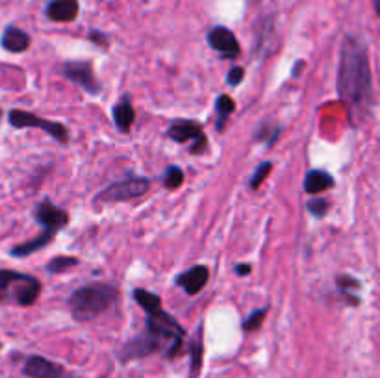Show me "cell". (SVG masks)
<instances>
[{"label": "cell", "instance_id": "cell-1", "mask_svg": "<svg viewBox=\"0 0 380 378\" xmlns=\"http://www.w3.org/2000/svg\"><path fill=\"white\" fill-rule=\"evenodd\" d=\"M337 93L347 106L352 123H362L373 104V78L366 45L354 36H345L342 43Z\"/></svg>", "mask_w": 380, "mask_h": 378}, {"label": "cell", "instance_id": "cell-2", "mask_svg": "<svg viewBox=\"0 0 380 378\" xmlns=\"http://www.w3.org/2000/svg\"><path fill=\"white\" fill-rule=\"evenodd\" d=\"M117 298V289L109 284H89L69 297V308L76 321H91L104 313Z\"/></svg>", "mask_w": 380, "mask_h": 378}, {"label": "cell", "instance_id": "cell-3", "mask_svg": "<svg viewBox=\"0 0 380 378\" xmlns=\"http://www.w3.org/2000/svg\"><path fill=\"white\" fill-rule=\"evenodd\" d=\"M13 288V297L21 306H32L41 293V284L30 274L0 269V293H8Z\"/></svg>", "mask_w": 380, "mask_h": 378}, {"label": "cell", "instance_id": "cell-4", "mask_svg": "<svg viewBox=\"0 0 380 378\" xmlns=\"http://www.w3.org/2000/svg\"><path fill=\"white\" fill-rule=\"evenodd\" d=\"M151 188V182L141 176H129V178L119 180L109 184L108 188L102 189L95 197L97 202H123V200L138 199L145 195Z\"/></svg>", "mask_w": 380, "mask_h": 378}, {"label": "cell", "instance_id": "cell-5", "mask_svg": "<svg viewBox=\"0 0 380 378\" xmlns=\"http://www.w3.org/2000/svg\"><path fill=\"white\" fill-rule=\"evenodd\" d=\"M10 124L15 128H41L43 132L54 137L56 141L67 143L69 141V130L63 124L48 121V119H41L39 115L30 114V112H23V109H11L10 112Z\"/></svg>", "mask_w": 380, "mask_h": 378}, {"label": "cell", "instance_id": "cell-6", "mask_svg": "<svg viewBox=\"0 0 380 378\" xmlns=\"http://www.w3.org/2000/svg\"><path fill=\"white\" fill-rule=\"evenodd\" d=\"M167 136L175 139L176 143H193L191 145L193 154H200V152L206 151V136L200 124L195 123V121H176L169 126Z\"/></svg>", "mask_w": 380, "mask_h": 378}, {"label": "cell", "instance_id": "cell-7", "mask_svg": "<svg viewBox=\"0 0 380 378\" xmlns=\"http://www.w3.org/2000/svg\"><path fill=\"white\" fill-rule=\"evenodd\" d=\"M62 72L67 80L78 84L86 93L97 94L100 91V84L97 82L93 65L89 62H67L63 63Z\"/></svg>", "mask_w": 380, "mask_h": 378}, {"label": "cell", "instance_id": "cell-8", "mask_svg": "<svg viewBox=\"0 0 380 378\" xmlns=\"http://www.w3.org/2000/svg\"><path fill=\"white\" fill-rule=\"evenodd\" d=\"M33 217L43 227V230H50L54 234L58 230H62L63 227H67V222H69V215L62 208H58L53 202H48V200H43V202H39L36 206Z\"/></svg>", "mask_w": 380, "mask_h": 378}, {"label": "cell", "instance_id": "cell-9", "mask_svg": "<svg viewBox=\"0 0 380 378\" xmlns=\"http://www.w3.org/2000/svg\"><path fill=\"white\" fill-rule=\"evenodd\" d=\"M163 347V341L158 340L156 336H152L151 332H145L136 340L129 341L124 349L121 350V358L123 360H136L143 358V356H151Z\"/></svg>", "mask_w": 380, "mask_h": 378}, {"label": "cell", "instance_id": "cell-10", "mask_svg": "<svg viewBox=\"0 0 380 378\" xmlns=\"http://www.w3.org/2000/svg\"><path fill=\"white\" fill-rule=\"evenodd\" d=\"M208 43L215 53L223 54V58H236L239 54L238 38L224 26H215L210 30Z\"/></svg>", "mask_w": 380, "mask_h": 378}, {"label": "cell", "instance_id": "cell-11", "mask_svg": "<svg viewBox=\"0 0 380 378\" xmlns=\"http://www.w3.org/2000/svg\"><path fill=\"white\" fill-rule=\"evenodd\" d=\"M23 373L30 378H60L63 374V367L43 356H30L24 364Z\"/></svg>", "mask_w": 380, "mask_h": 378}, {"label": "cell", "instance_id": "cell-12", "mask_svg": "<svg viewBox=\"0 0 380 378\" xmlns=\"http://www.w3.org/2000/svg\"><path fill=\"white\" fill-rule=\"evenodd\" d=\"M208 267H205V265H195V267H191L190 271L178 274V276H176V284H178L188 295H197L200 289L208 284Z\"/></svg>", "mask_w": 380, "mask_h": 378}, {"label": "cell", "instance_id": "cell-13", "mask_svg": "<svg viewBox=\"0 0 380 378\" xmlns=\"http://www.w3.org/2000/svg\"><path fill=\"white\" fill-rule=\"evenodd\" d=\"M78 10H80L78 0H50L45 14L48 19L56 23H71L76 19Z\"/></svg>", "mask_w": 380, "mask_h": 378}, {"label": "cell", "instance_id": "cell-14", "mask_svg": "<svg viewBox=\"0 0 380 378\" xmlns=\"http://www.w3.org/2000/svg\"><path fill=\"white\" fill-rule=\"evenodd\" d=\"M0 45H2V48H6L8 53H24V50L30 47V36L26 32H23V30L15 28V26H8V28L4 30V33H2Z\"/></svg>", "mask_w": 380, "mask_h": 378}, {"label": "cell", "instance_id": "cell-15", "mask_svg": "<svg viewBox=\"0 0 380 378\" xmlns=\"http://www.w3.org/2000/svg\"><path fill=\"white\" fill-rule=\"evenodd\" d=\"M330 188H334V178L332 175H328L327 171H310L304 178V191L310 195L321 193V191H327Z\"/></svg>", "mask_w": 380, "mask_h": 378}, {"label": "cell", "instance_id": "cell-16", "mask_svg": "<svg viewBox=\"0 0 380 378\" xmlns=\"http://www.w3.org/2000/svg\"><path fill=\"white\" fill-rule=\"evenodd\" d=\"M54 236H56L54 232L43 230V234H39L38 237H33L30 242L13 247V249H11V256H15V258H24V256L33 254V252H38L39 249H43V247H47L48 243L53 242Z\"/></svg>", "mask_w": 380, "mask_h": 378}, {"label": "cell", "instance_id": "cell-17", "mask_svg": "<svg viewBox=\"0 0 380 378\" xmlns=\"http://www.w3.org/2000/svg\"><path fill=\"white\" fill-rule=\"evenodd\" d=\"M134 119H136V112H134L132 100L129 97H123V100L114 108L115 124H117L121 132H129L130 126L134 124Z\"/></svg>", "mask_w": 380, "mask_h": 378}, {"label": "cell", "instance_id": "cell-18", "mask_svg": "<svg viewBox=\"0 0 380 378\" xmlns=\"http://www.w3.org/2000/svg\"><path fill=\"white\" fill-rule=\"evenodd\" d=\"M134 298L147 312V315H154V313L162 312V298L147 291V289H136L134 291Z\"/></svg>", "mask_w": 380, "mask_h": 378}, {"label": "cell", "instance_id": "cell-19", "mask_svg": "<svg viewBox=\"0 0 380 378\" xmlns=\"http://www.w3.org/2000/svg\"><path fill=\"white\" fill-rule=\"evenodd\" d=\"M215 108H217V130H223L224 124H227V119L236 109V104H234V100L228 94H221L217 99V106Z\"/></svg>", "mask_w": 380, "mask_h": 378}, {"label": "cell", "instance_id": "cell-20", "mask_svg": "<svg viewBox=\"0 0 380 378\" xmlns=\"http://www.w3.org/2000/svg\"><path fill=\"white\" fill-rule=\"evenodd\" d=\"M202 355H205V347H202V340L197 334L195 341L190 345V356H191V378H197L202 365Z\"/></svg>", "mask_w": 380, "mask_h": 378}, {"label": "cell", "instance_id": "cell-21", "mask_svg": "<svg viewBox=\"0 0 380 378\" xmlns=\"http://www.w3.org/2000/svg\"><path fill=\"white\" fill-rule=\"evenodd\" d=\"M76 264H78V260H76V258H69V256H58V258H54V260L48 261L47 271L48 273H62V271L75 267Z\"/></svg>", "mask_w": 380, "mask_h": 378}, {"label": "cell", "instance_id": "cell-22", "mask_svg": "<svg viewBox=\"0 0 380 378\" xmlns=\"http://www.w3.org/2000/svg\"><path fill=\"white\" fill-rule=\"evenodd\" d=\"M184 182V173H182L180 167H169L165 171V178H163V184L167 189H178Z\"/></svg>", "mask_w": 380, "mask_h": 378}, {"label": "cell", "instance_id": "cell-23", "mask_svg": "<svg viewBox=\"0 0 380 378\" xmlns=\"http://www.w3.org/2000/svg\"><path fill=\"white\" fill-rule=\"evenodd\" d=\"M266 315H267V308L254 310V312L245 319V323H243V330H256V328H260V325L264 323Z\"/></svg>", "mask_w": 380, "mask_h": 378}, {"label": "cell", "instance_id": "cell-24", "mask_svg": "<svg viewBox=\"0 0 380 378\" xmlns=\"http://www.w3.org/2000/svg\"><path fill=\"white\" fill-rule=\"evenodd\" d=\"M271 169H273L271 161H264V163H260V166H258V169L254 171V176L251 178V184H249L251 185V189L260 188V184L267 178V175L271 173Z\"/></svg>", "mask_w": 380, "mask_h": 378}, {"label": "cell", "instance_id": "cell-25", "mask_svg": "<svg viewBox=\"0 0 380 378\" xmlns=\"http://www.w3.org/2000/svg\"><path fill=\"white\" fill-rule=\"evenodd\" d=\"M306 208H308V212L314 215V217H325L328 212V208H330V204L327 202L325 199H312L308 200V204H306Z\"/></svg>", "mask_w": 380, "mask_h": 378}, {"label": "cell", "instance_id": "cell-26", "mask_svg": "<svg viewBox=\"0 0 380 378\" xmlns=\"http://www.w3.org/2000/svg\"><path fill=\"white\" fill-rule=\"evenodd\" d=\"M337 286L342 289V293L351 295V289L360 288V282L352 279V276H340V279H337Z\"/></svg>", "mask_w": 380, "mask_h": 378}, {"label": "cell", "instance_id": "cell-27", "mask_svg": "<svg viewBox=\"0 0 380 378\" xmlns=\"http://www.w3.org/2000/svg\"><path fill=\"white\" fill-rule=\"evenodd\" d=\"M243 76H245V71H243L241 67H234V69H230V72H228L227 76L228 85H238L239 82L243 80Z\"/></svg>", "mask_w": 380, "mask_h": 378}, {"label": "cell", "instance_id": "cell-28", "mask_svg": "<svg viewBox=\"0 0 380 378\" xmlns=\"http://www.w3.org/2000/svg\"><path fill=\"white\" fill-rule=\"evenodd\" d=\"M89 38H91V41L97 43V45H104V47H106V45H108V43H106L104 36H102V33H99V32H93L89 36Z\"/></svg>", "mask_w": 380, "mask_h": 378}, {"label": "cell", "instance_id": "cell-29", "mask_svg": "<svg viewBox=\"0 0 380 378\" xmlns=\"http://www.w3.org/2000/svg\"><path fill=\"white\" fill-rule=\"evenodd\" d=\"M251 273V265L249 264H239L236 265V274H239V276H245V274Z\"/></svg>", "mask_w": 380, "mask_h": 378}, {"label": "cell", "instance_id": "cell-30", "mask_svg": "<svg viewBox=\"0 0 380 378\" xmlns=\"http://www.w3.org/2000/svg\"><path fill=\"white\" fill-rule=\"evenodd\" d=\"M373 8H375L376 15L380 17V0H373Z\"/></svg>", "mask_w": 380, "mask_h": 378}, {"label": "cell", "instance_id": "cell-31", "mask_svg": "<svg viewBox=\"0 0 380 378\" xmlns=\"http://www.w3.org/2000/svg\"><path fill=\"white\" fill-rule=\"evenodd\" d=\"M0 119H2V109H0Z\"/></svg>", "mask_w": 380, "mask_h": 378}, {"label": "cell", "instance_id": "cell-32", "mask_svg": "<svg viewBox=\"0 0 380 378\" xmlns=\"http://www.w3.org/2000/svg\"><path fill=\"white\" fill-rule=\"evenodd\" d=\"M0 347H2V343H0Z\"/></svg>", "mask_w": 380, "mask_h": 378}]
</instances>
